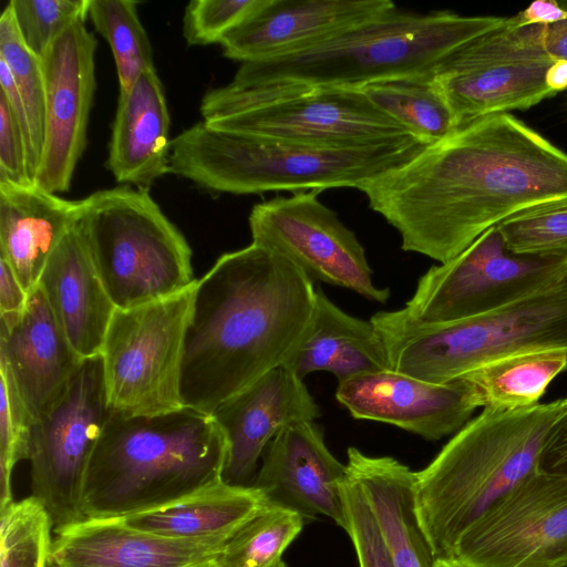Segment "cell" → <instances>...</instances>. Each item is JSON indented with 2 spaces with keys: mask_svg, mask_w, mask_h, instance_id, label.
Returning <instances> with one entry per match:
<instances>
[{
  "mask_svg": "<svg viewBox=\"0 0 567 567\" xmlns=\"http://www.w3.org/2000/svg\"><path fill=\"white\" fill-rule=\"evenodd\" d=\"M359 190L404 251L444 264L507 218L567 200V153L509 113L494 114Z\"/></svg>",
  "mask_w": 567,
  "mask_h": 567,
  "instance_id": "obj_1",
  "label": "cell"
},
{
  "mask_svg": "<svg viewBox=\"0 0 567 567\" xmlns=\"http://www.w3.org/2000/svg\"><path fill=\"white\" fill-rule=\"evenodd\" d=\"M313 281L261 246L221 255L194 286L181 377L184 406L212 414L280 367L315 312Z\"/></svg>",
  "mask_w": 567,
  "mask_h": 567,
  "instance_id": "obj_2",
  "label": "cell"
},
{
  "mask_svg": "<svg viewBox=\"0 0 567 567\" xmlns=\"http://www.w3.org/2000/svg\"><path fill=\"white\" fill-rule=\"evenodd\" d=\"M226 436L212 414L188 406L131 415L111 410L90 460L84 518H123L223 478Z\"/></svg>",
  "mask_w": 567,
  "mask_h": 567,
  "instance_id": "obj_3",
  "label": "cell"
},
{
  "mask_svg": "<svg viewBox=\"0 0 567 567\" xmlns=\"http://www.w3.org/2000/svg\"><path fill=\"white\" fill-rule=\"evenodd\" d=\"M566 409L567 398L518 410L483 409L415 472L416 515L436 559H451L470 527L539 470L547 434Z\"/></svg>",
  "mask_w": 567,
  "mask_h": 567,
  "instance_id": "obj_4",
  "label": "cell"
},
{
  "mask_svg": "<svg viewBox=\"0 0 567 567\" xmlns=\"http://www.w3.org/2000/svg\"><path fill=\"white\" fill-rule=\"evenodd\" d=\"M429 145L402 135L354 146H313L220 130L202 121L172 140L168 174L236 195L359 189L405 165Z\"/></svg>",
  "mask_w": 567,
  "mask_h": 567,
  "instance_id": "obj_5",
  "label": "cell"
},
{
  "mask_svg": "<svg viewBox=\"0 0 567 567\" xmlns=\"http://www.w3.org/2000/svg\"><path fill=\"white\" fill-rule=\"evenodd\" d=\"M503 17L392 9L296 53L241 63L229 84L271 82L361 89L392 78L433 74L452 53L505 23Z\"/></svg>",
  "mask_w": 567,
  "mask_h": 567,
  "instance_id": "obj_6",
  "label": "cell"
},
{
  "mask_svg": "<svg viewBox=\"0 0 567 567\" xmlns=\"http://www.w3.org/2000/svg\"><path fill=\"white\" fill-rule=\"evenodd\" d=\"M370 320L385 343L390 369L446 383L474 368L520 351H567V278L497 310L445 323L405 320L379 311Z\"/></svg>",
  "mask_w": 567,
  "mask_h": 567,
  "instance_id": "obj_7",
  "label": "cell"
},
{
  "mask_svg": "<svg viewBox=\"0 0 567 567\" xmlns=\"http://www.w3.org/2000/svg\"><path fill=\"white\" fill-rule=\"evenodd\" d=\"M79 227L116 309L192 288V249L146 188L128 185L83 198Z\"/></svg>",
  "mask_w": 567,
  "mask_h": 567,
  "instance_id": "obj_8",
  "label": "cell"
},
{
  "mask_svg": "<svg viewBox=\"0 0 567 567\" xmlns=\"http://www.w3.org/2000/svg\"><path fill=\"white\" fill-rule=\"evenodd\" d=\"M199 110L212 127L313 146H354L412 135L361 89L228 83L207 91Z\"/></svg>",
  "mask_w": 567,
  "mask_h": 567,
  "instance_id": "obj_9",
  "label": "cell"
},
{
  "mask_svg": "<svg viewBox=\"0 0 567 567\" xmlns=\"http://www.w3.org/2000/svg\"><path fill=\"white\" fill-rule=\"evenodd\" d=\"M194 286L115 310L100 353L111 410L153 415L184 406L181 377Z\"/></svg>",
  "mask_w": 567,
  "mask_h": 567,
  "instance_id": "obj_10",
  "label": "cell"
},
{
  "mask_svg": "<svg viewBox=\"0 0 567 567\" xmlns=\"http://www.w3.org/2000/svg\"><path fill=\"white\" fill-rule=\"evenodd\" d=\"M567 278V257L511 251L497 226L417 281L405 320L434 324L481 316L548 289Z\"/></svg>",
  "mask_w": 567,
  "mask_h": 567,
  "instance_id": "obj_11",
  "label": "cell"
},
{
  "mask_svg": "<svg viewBox=\"0 0 567 567\" xmlns=\"http://www.w3.org/2000/svg\"><path fill=\"white\" fill-rule=\"evenodd\" d=\"M110 412L99 354L82 361L62 399L31 425V496L45 508L53 530L84 519V480Z\"/></svg>",
  "mask_w": 567,
  "mask_h": 567,
  "instance_id": "obj_12",
  "label": "cell"
},
{
  "mask_svg": "<svg viewBox=\"0 0 567 567\" xmlns=\"http://www.w3.org/2000/svg\"><path fill=\"white\" fill-rule=\"evenodd\" d=\"M319 193L299 192L255 205L248 217L251 243L286 257L312 281L385 302L390 289L373 284L363 246Z\"/></svg>",
  "mask_w": 567,
  "mask_h": 567,
  "instance_id": "obj_13",
  "label": "cell"
},
{
  "mask_svg": "<svg viewBox=\"0 0 567 567\" xmlns=\"http://www.w3.org/2000/svg\"><path fill=\"white\" fill-rule=\"evenodd\" d=\"M470 567H555L567 561V475L538 470L489 507L457 543Z\"/></svg>",
  "mask_w": 567,
  "mask_h": 567,
  "instance_id": "obj_14",
  "label": "cell"
},
{
  "mask_svg": "<svg viewBox=\"0 0 567 567\" xmlns=\"http://www.w3.org/2000/svg\"><path fill=\"white\" fill-rule=\"evenodd\" d=\"M96 38L81 21L56 38L41 59L47 78V123L34 183L55 194L70 189L86 147L96 89Z\"/></svg>",
  "mask_w": 567,
  "mask_h": 567,
  "instance_id": "obj_15",
  "label": "cell"
},
{
  "mask_svg": "<svg viewBox=\"0 0 567 567\" xmlns=\"http://www.w3.org/2000/svg\"><path fill=\"white\" fill-rule=\"evenodd\" d=\"M336 399L354 419L391 424L429 441L456 433L477 409L460 379L433 383L391 369L338 383Z\"/></svg>",
  "mask_w": 567,
  "mask_h": 567,
  "instance_id": "obj_16",
  "label": "cell"
},
{
  "mask_svg": "<svg viewBox=\"0 0 567 567\" xmlns=\"http://www.w3.org/2000/svg\"><path fill=\"white\" fill-rule=\"evenodd\" d=\"M347 465L329 451L320 427L301 422L268 444L252 485L270 504L306 517L326 516L347 532Z\"/></svg>",
  "mask_w": 567,
  "mask_h": 567,
  "instance_id": "obj_17",
  "label": "cell"
},
{
  "mask_svg": "<svg viewBox=\"0 0 567 567\" xmlns=\"http://www.w3.org/2000/svg\"><path fill=\"white\" fill-rule=\"evenodd\" d=\"M320 415L303 380L284 365L270 370L212 413L227 440L223 480L252 485L271 440L285 427Z\"/></svg>",
  "mask_w": 567,
  "mask_h": 567,
  "instance_id": "obj_18",
  "label": "cell"
},
{
  "mask_svg": "<svg viewBox=\"0 0 567 567\" xmlns=\"http://www.w3.org/2000/svg\"><path fill=\"white\" fill-rule=\"evenodd\" d=\"M83 360L39 286L29 293L21 315L0 316V369L32 423L62 399Z\"/></svg>",
  "mask_w": 567,
  "mask_h": 567,
  "instance_id": "obj_19",
  "label": "cell"
},
{
  "mask_svg": "<svg viewBox=\"0 0 567 567\" xmlns=\"http://www.w3.org/2000/svg\"><path fill=\"white\" fill-rule=\"evenodd\" d=\"M53 533L48 557L53 567H218L230 538L165 537L120 518H84Z\"/></svg>",
  "mask_w": 567,
  "mask_h": 567,
  "instance_id": "obj_20",
  "label": "cell"
},
{
  "mask_svg": "<svg viewBox=\"0 0 567 567\" xmlns=\"http://www.w3.org/2000/svg\"><path fill=\"white\" fill-rule=\"evenodd\" d=\"M394 6L389 0H265L220 45L226 58L241 63L276 59L306 50Z\"/></svg>",
  "mask_w": 567,
  "mask_h": 567,
  "instance_id": "obj_21",
  "label": "cell"
},
{
  "mask_svg": "<svg viewBox=\"0 0 567 567\" xmlns=\"http://www.w3.org/2000/svg\"><path fill=\"white\" fill-rule=\"evenodd\" d=\"M78 223L50 256L38 286L71 346L82 359H87L101 353L116 307Z\"/></svg>",
  "mask_w": 567,
  "mask_h": 567,
  "instance_id": "obj_22",
  "label": "cell"
},
{
  "mask_svg": "<svg viewBox=\"0 0 567 567\" xmlns=\"http://www.w3.org/2000/svg\"><path fill=\"white\" fill-rule=\"evenodd\" d=\"M82 210L83 199H65L35 183L0 181V257L28 293Z\"/></svg>",
  "mask_w": 567,
  "mask_h": 567,
  "instance_id": "obj_23",
  "label": "cell"
},
{
  "mask_svg": "<svg viewBox=\"0 0 567 567\" xmlns=\"http://www.w3.org/2000/svg\"><path fill=\"white\" fill-rule=\"evenodd\" d=\"M171 120L164 87L154 69L118 95L107 168L118 183L146 188L168 174Z\"/></svg>",
  "mask_w": 567,
  "mask_h": 567,
  "instance_id": "obj_24",
  "label": "cell"
},
{
  "mask_svg": "<svg viewBox=\"0 0 567 567\" xmlns=\"http://www.w3.org/2000/svg\"><path fill=\"white\" fill-rule=\"evenodd\" d=\"M347 472L381 528L395 567H435L436 557L420 525L414 501L415 472L390 456L347 451Z\"/></svg>",
  "mask_w": 567,
  "mask_h": 567,
  "instance_id": "obj_25",
  "label": "cell"
},
{
  "mask_svg": "<svg viewBox=\"0 0 567 567\" xmlns=\"http://www.w3.org/2000/svg\"><path fill=\"white\" fill-rule=\"evenodd\" d=\"M282 365L301 380L330 372L338 383L390 369L385 343L372 321L344 312L320 289L312 320Z\"/></svg>",
  "mask_w": 567,
  "mask_h": 567,
  "instance_id": "obj_26",
  "label": "cell"
},
{
  "mask_svg": "<svg viewBox=\"0 0 567 567\" xmlns=\"http://www.w3.org/2000/svg\"><path fill=\"white\" fill-rule=\"evenodd\" d=\"M553 61L511 62L470 68L440 65L434 73L457 128L481 117L527 110L555 95L546 72Z\"/></svg>",
  "mask_w": 567,
  "mask_h": 567,
  "instance_id": "obj_27",
  "label": "cell"
},
{
  "mask_svg": "<svg viewBox=\"0 0 567 567\" xmlns=\"http://www.w3.org/2000/svg\"><path fill=\"white\" fill-rule=\"evenodd\" d=\"M269 501L254 485L223 478L162 506L120 518L127 526L172 538L231 537Z\"/></svg>",
  "mask_w": 567,
  "mask_h": 567,
  "instance_id": "obj_28",
  "label": "cell"
},
{
  "mask_svg": "<svg viewBox=\"0 0 567 567\" xmlns=\"http://www.w3.org/2000/svg\"><path fill=\"white\" fill-rule=\"evenodd\" d=\"M566 370L567 351L537 349L487 361L458 379L476 408L509 411L539 404L551 381Z\"/></svg>",
  "mask_w": 567,
  "mask_h": 567,
  "instance_id": "obj_29",
  "label": "cell"
},
{
  "mask_svg": "<svg viewBox=\"0 0 567 567\" xmlns=\"http://www.w3.org/2000/svg\"><path fill=\"white\" fill-rule=\"evenodd\" d=\"M361 90L383 113L429 144L446 138L457 128L434 73L381 80Z\"/></svg>",
  "mask_w": 567,
  "mask_h": 567,
  "instance_id": "obj_30",
  "label": "cell"
},
{
  "mask_svg": "<svg viewBox=\"0 0 567 567\" xmlns=\"http://www.w3.org/2000/svg\"><path fill=\"white\" fill-rule=\"evenodd\" d=\"M0 60L9 68L22 100L30 131L29 174L34 182L47 123V78L42 60L24 44L8 3L0 17Z\"/></svg>",
  "mask_w": 567,
  "mask_h": 567,
  "instance_id": "obj_31",
  "label": "cell"
},
{
  "mask_svg": "<svg viewBox=\"0 0 567 567\" xmlns=\"http://www.w3.org/2000/svg\"><path fill=\"white\" fill-rule=\"evenodd\" d=\"M87 18L107 41L115 62L120 93L146 70L154 69L153 49L131 0H90Z\"/></svg>",
  "mask_w": 567,
  "mask_h": 567,
  "instance_id": "obj_32",
  "label": "cell"
},
{
  "mask_svg": "<svg viewBox=\"0 0 567 567\" xmlns=\"http://www.w3.org/2000/svg\"><path fill=\"white\" fill-rule=\"evenodd\" d=\"M303 525L298 512L269 503L229 538L218 567H275Z\"/></svg>",
  "mask_w": 567,
  "mask_h": 567,
  "instance_id": "obj_33",
  "label": "cell"
},
{
  "mask_svg": "<svg viewBox=\"0 0 567 567\" xmlns=\"http://www.w3.org/2000/svg\"><path fill=\"white\" fill-rule=\"evenodd\" d=\"M52 533L45 508L33 496L0 507V567H45Z\"/></svg>",
  "mask_w": 567,
  "mask_h": 567,
  "instance_id": "obj_34",
  "label": "cell"
},
{
  "mask_svg": "<svg viewBox=\"0 0 567 567\" xmlns=\"http://www.w3.org/2000/svg\"><path fill=\"white\" fill-rule=\"evenodd\" d=\"M497 228L515 254L567 257V200L526 210Z\"/></svg>",
  "mask_w": 567,
  "mask_h": 567,
  "instance_id": "obj_35",
  "label": "cell"
},
{
  "mask_svg": "<svg viewBox=\"0 0 567 567\" xmlns=\"http://www.w3.org/2000/svg\"><path fill=\"white\" fill-rule=\"evenodd\" d=\"M90 0H11L21 39L40 59L65 30L85 22Z\"/></svg>",
  "mask_w": 567,
  "mask_h": 567,
  "instance_id": "obj_36",
  "label": "cell"
},
{
  "mask_svg": "<svg viewBox=\"0 0 567 567\" xmlns=\"http://www.w3.org/2000/svg\"><path fill=\"white\" fill-rule=\"evenodd\" d=\"M0 507L13 502L11 478L17 463L28 460L32 421L7 373L0 369Z\"/></svg>",
  "mask_w": 567,
  "mask_h": 567,
  "instance_id": "obj_37",
  "label": "cell"
},
{
  "mask_svg": "<svg viewBox=\"0 0 567 567\" xmlns=\"http://www.w3.org/2000/svg\"><path fill=\"white\" fill-rule=\"evenodd\" d=\"M265 0H193L184 11L183 35L188 45L220 44L226 34Z\"/></svg>",
  "mask_w": 567,
  "mask_h": 567,
  "instance_id": "obj_38",
  "label": "cell"
},
{
  "mask_svg": "<svg viewBox=\"0 0 567 567\" xmlns=\"http://www.w3.org/2000/svg\"><path fill=\"white\" fill-rule=\"evenodd\" d=\"M347 534L352 540L360 567H395L390 548L374 514L358 484L348 476Z\"/></svg>",
  "mask_w": 567,
  "mask_h": 567,
  "instance_id": "obj_39",
  "label": "cell"
},
{
  "mask_svg": "<svg viewBox=\"0 0 567 567\" xmlns=\"http://www.w3.org/2000/svg\"><path fill=\"white\" fill-rule=\"evenodd\" d=\"M0 181L34 183L29 174L23 132L8 101L0 93Z\"/></svg>",
  "mask_w": 567,
  "mask_h": 567,
  "instance_id": "obj_40",
  "label": "cell"
},
{
  "mask_svg": "<svg viewBox=\"0 0 567 567\" xmlns=\"http://www.w3.org/2000/svg\"><path fill=\"white\" fill-rule=\"evenodd\" d=\"M539 470L567 475V409L557 417L547 434Z\"/></svg>",
  "mask_w": 567,
  "mask_h": 567,
  "instance_id": "obj_41",
  "label": "cell"
},
{
  "mask_svg": "<svg viewBox=\"0 0 567 567\" xmlns=\"http://www.w3.org/2000/svg\"><path fill=\"white\" fill-rule=\"evenodd\" d=\"M28 296L10 265L0 257V316L21 315Z\"/></svg>",
  "mask_w": 567,
  "mask_h": 567,
  "instance_id": "obj_42",
  "label": "cell"
},
{
  "mask_svg": "<svg viewBox=\"0 0 567 567\" xmlns=\"http://www.w3.org/2000/svg\"><path fill=\"white\" fill-rule=\"evenodd\" d=\"M567 17V8L557 0H536L517 14L508 18L513 24L549 25Z\"/></svg>",
  "mask_w": 567,
  "mask_h": 567,
  "instance_id": "obj_43",
  "label": "cell"
},
{
  "mask_svg": "<svg viewBox=\"0 0 567 567\" xmlns=\"http://www.w3.org/2000/svg\"><path fill=\"white\" fill-rule=\"evenodd\" d=\"M567 8V0H561ZM543 48L551 61H567V17L556 23L545 25Z\"/></svg>",
  "mask_w": 567,
  "mask_h": 567,
  "instance_id": "obj_44",
  "label": "cell"
},
{
  "mask_svg": "<svg viewBox=\"0 0 567 567\" xmlns=\"http://www.w3.org/2000/svg\"><path fill=\"white\" fill-rule=\"evenodd\" d=\"M547 86L555 94L567 90V61H553L546 72Z\"/></svg>",
  "mask_w": 567,
  "mask_h": 567,
  "instance_id": "obj_45",
  "label": "cell"
},
{
  "mask_svg": "<svg viewBox=\"0 0 567 567\" xmlns=\"http://www.w3.org/2000/svg\"><path fill=\"white\" fill-rule=\"evenodd\" d=\"M435 567H470L455 559H436Z\"/></svg>",
  "mask_w": 567,
  "mask_h": 567,
  "instance_id": "obj_46",
  "label": "cell"
},
{
  "mask_svg": "<svg viewBox=\"0 0 567 567\" xmlns=\"http://www.w3.org/2000/svg\"><path fill=\"white\" fill-rule=\"evenodd\" d=\"M275 567H287V565L285 564V561L281 560Z\"/></svg>",
  "mask_w": 567,
  "mask_h": 567,
  "instance_id": "obj_47",
  "label": "cell"
},
{
  "mask_svg": "<svg viewBox=\"0 0 567 567\" xmlns=\"http://www.w3.org/2000/svg\"><path fill=\"white\" fill-rule=\"evenodd\" d=\"M555 567H567V561Z\"/></svg>",
  "mask_w": 567,
  "mask_h": 567,
  "instance_id": "obj_48",
  "label": "cell"
},
{
  "mask_svg": "<svg viewBox=\"0 0 567 567\" xmlns=\"http://www.w3.org/2000/svg\"><path fill=\"white\" fill-rule=\"evenodd\" d=\"M45 567H53L49 561H47Z\"/></svg>",
  "mask_w": 567,
  "mask_h": 567,
  "instance_id": "obj_49",
  "label": "cell"
}]
</instances>
